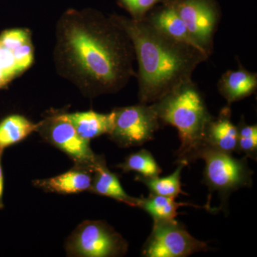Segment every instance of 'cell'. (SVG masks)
I'll use <instances>...</instances> for the list:
<instances>
[{"label": "cell", "mask_w": 257, "mask_h": 257, "mask_svg": "<svg viewBox=\"0 0 257 257\" xmlns=\"http://www.w3.org/2000/svg\"><path fill=\"white\" fill-rule=\"evenodd\" d=\"M199 159L205 162L203 182L209 192H219L224 202L231 192L251 187L253 172L248 167L247 157L236 159L231 154L205 146L199 152Z\"/></svg>", "instance_id": "obj_4"}, {"label": "cell", "mask_w": 257, "mask_h": 257, "mask_svg": "<svg viewBox=\"0 0 257 257\" xmlns=\"http://www.w3.org/2000/svg\"><path fill=\"white\" fill-rule=\"evenodd\" d=\"M238 132L237 150L236 152L244 154L245 157L256 160L257 126L248 125L241 117L239 125L236 126Z\"/></svg>", "instance_id": "obj_21"}, {"label": "cell", "mask_w": 257, "mask_h": 257, "mask_svg": "<svg viewBox=\"0 0 257 257\" xmlns=\"http://www.w3.org/2000/svg\"><path fill=\"white\" fill-rule=\"evenodd\" d=\"M170 0H118L121 8L130 13L132 18L142 20L157 5L166 4Z\"/></svg>", "instance_id": "obj_22"}, {"label": "cell", "mask_w": 257, "mask_h": 257, "mask_svg": "<svg viewBox=\"0 0 257 257\" xmlns=\"http://www.w3.org/2000/svg\"><path fill=\"white\" fill-rule=\"evenodd\" d=\"M175 198L154 195L150 194L148 197L138 198V207L143 209L155 220H171L175 219L178 214L177 209L181 207H193L206 209L208 211L216 212L219 209L211 208L206 205L204 207L188 204V203L177 202Z\"/></svg>", "instance_id": "obj_17"}, {"label": "cell", "mask_w": 257, "mask_h": 257, "mask_svg": "<svg viewBox=\"0 0 257 257\" xmlns=\"http://www.w3.org/2000/svg\"><path fill=\"white\" fill-rule=\"evenodd\" d=\"M3 151L0 150V209H4L3 203V193H4V175H3V165H2V158H3Z\"/></svg>", "instance_id": "obj_23"}, {"label": "cell", "mask_w": 257, "mask_h": 257, "mask_svg": "<svg viewBox=\"0 0 257 257\" xmlns=\"http://www.w3.org/2000/svg\"><path fill=\"white\" fill-rule=\"evenodd\" d=\"M111 18L133 42L138 61L140 103L156 102L181 84L192 80L197 66L209 56L197 47L171 37L146 18L134 20L119 15Z\"/></svg>", "instance_id": "obj_2"}, {"label": "cell", "mask_w": 257, "mask_h": 257, "mask_svg": "<svg viewBox=\"0 0 257 257\" xmlns=\"http://www.w3.org/2000/svg\"><path fill=\"white\" fill-rule=\"evenodd\" d=\"M62 116L73 125L82 138L89 141L102 135H109L112 128L111 112L109 114H99L94 111L62 112Z\"/></svg>", "instance_id": "obj_16"}, {"label": "cell", "mask_w": 257, "mask_h": 257, "mask_svg": "<svg viewBox=\"0 0 257 257\" xmlns=\"http://www.w3.org/2000/svg\"><path fill=\"white\" fill-rule=\"evenodd\" d=\"M237 127L231 121L229 106L221 109L217 117H213L206 131V146L226 153L232 154L237 150Z\"/></svg>", "instance_id": "obj_11"}, {"label": "cell", "mask_w": 257, "mask_h": 257, "mask_svg": "<svg viewBox=\"0 0 257 257\" xmlns=\"http://www.w3.org/2000/svg\"><path fill=\"white\" fill-rule=\"evenodd\" d=\"M209 246L189 234L175 219L154 221L152 232L143 246L146 257H186L209 251Z\"/></svg>", "instance_id": "obj_7"}, {"label": "cell", "mask_w": 257, "mask_h": 257, "mask_svg": "<svg viewBox=\"0 0 257 257\" xmlns=\"http://www.w3.org/2000/svg\"><path fill=\"white\" fill-rule=\"evenodd\" d=\"M257 74L248 72L242 66L236 70L225 72L219 82V94L227 101L228 105L251 96L256 92Z\"/></svg>", "instance_id": "obj_13"}, {"label": "cell", "mask_w": 257, "mask_h": 257, "mask_svg": "<svg viewBox=\"0 0 257 257\" xmlns=\"http://www.w3.org/2000/svg\"><path fill=\"white\" fill-rule=\"evenodd\" d=\"M37 132L47 143L68 155L75 166L92 170L99 158L91 149L89 140L77 133L73 125L64 119L62 111L47 116L38 123Z\"/></svg>", "instance_id": "obj_8"}, {"label": "cell", "mask_w": 257, "mask_h": 257, "mask_svg": "<svg viewBox=\"0 0 257 257\" xmlns=\"http://www.w3.org/2000/svg\"><path fill=\"white\" fill-rule=\"evenodd\" d=\"M34 61L31 32L10 29L0 34V89L28 70Z\"/></svg>", "instance_id": "obj_10"}, {"label": "cell", "mask_w": 257, "mask_h": 257, "mask_svg": "<svg viewBox=\"0 0 257 257\" xmlns=\"http://www.w3.org/2000/svg\"><path fill=\"white\" fill-rule=\"evenodd\" d=\"M93 171L74 165L72 170L57 177L34 181L35 187L48 192L75 194L89 191L92 185Z\"/></svg>", "instance_id": "obj_12"}, {"label": "cell", "mask_w": 257, "mask_h": 257, "mask_svg": "<svg viewBox=\"0 0 257 257\" xmlns=\"http://www.w3.org/2000/svg\"><path fill=\"white\" fill-rule=\"evenodd\" d=\"M56 69L82 94H114L137 73L133 42L111 17L92 9H70L58 20L53 52Z\"/></svg>", "instance_id": "obj_1"}, {"label": "cell", "mask_w": 257, "mask_h": 257, "mask_svg": "<svg viewBox=\"0 0 257 257\" xmlns=\"http://www.w3.org/2000/svg\"><path fill=\"white\" fill-rule=\"evenodd\" d=\"M92 170L94 176L89 192L112 198L131 207H138V198L130 197L125 192L117 176L106 167L104 157H99Z\"/></svg>", "instance_id": "obj_14"}, {"label": "cell", "mask_w": 257, "mask_h": 257, "mask_svg": "<svg viewBox=\"0 0 257 257\" xmlns=\"http://www.w3.org/2000/svg\"><path fill=\"white\" fill-rule=\"evenodd\" d=\"M151 105L161 124L175 126L178 131L177 162L187 165L197 160L206 146V131L214 116L196 84L192 80L184 83Z\"/></svg>", "instance_id": "obj_3"}, {"label": "cell", "mask_w": 257, "mask_h": 257, "mask_svg": "<svg viewBox=\"0 0 257 257\" xmlns=\"http://www.w3.org/2000/svg\"><path fill=\"white\" fill-rule=\"evenodd\" d=\"M112 113V128L109 138L119 147L143 145L153 140L161 122L151 104L115 108Z\"/></svg>", "instance_id": "obj_6"}, {"label": "cell", "mask_w": 257, "mask_h": 257, "mask_svg": "<svg viewBox=\"0 0 257 257\" xmlns=\"http://www.w3.org/2000/svg\"><path fill=\"white\" fill-rule=\"evenodd\" d=\"M187 166L184 162H178V167L172 175L160 178L159 177H145L141 175L136 177V180L147 186L150 194L163 197L176 198L179 194H183L181 183V175L184 167Z\"/></svg>", "instance_id": "obj_19"}, {"label": "cell", "mask_w": 257, "mask_h": 257, "mask_svg": "<svg viewBox=\"0 0 257 257\" xmlns=\"http://www.w3.org/2000/svg\"><path fill=\"white\" fill-rule=\"evenodd\" d=\"M170 5L185 24L198 46L212 53L214 37L221 18L216 0H170Z\"/></svg>", "instance_id": "obj_9"}, {"label": "cell", "mask_w": 257, "mask_h": 257, "mask_svg": "<svg viewBox=\"0 0 257 257\" xmlns=\"http://www.w3.org/2000/svg\"><path fill=\"white\" fill-rule=\"evenodd\" d=\"M127 250L126 240L102 221H83L66 244V251L71 256H122Z\"/></svg>", "instance_id": "obj_5"}, {"label": "cell", "mask_w": 257, "mask_h": 257, "mask_svg": "<svg viewBox=\"0 0 257 257\" xmlns=\"http://www.w3.org/2000/svg\"><path fill=\"white\" fill-rule=\"evenodd\" d=\"M124 172H138L139 175L145 177H159L162 170L148 150H142L132 154L125 159L123 163L116 166Z\"/></svg>", "instance_id": "obj_20"}, {"label": "cell", "mask_w": 257, "mask_h": 257, "mask_svg": "<svg viewBox=\"0 0 257 257\" xmlns=\"http://www.w3.org/2000/svg\"><path fill=\"white\" fill-rule=\"evenodd\" d=\"M145 18L169 36L189 44L204 52L191 36L182 19L167 3L154 8Z\"/></svg>", "instance_id": "obj_15"}, {"label": "cell", "mask_w": 257, "mask_h": 257, "mask_svg": "<svg viewBox=\"0 0 257 257\" xmlns=\"http://www.w3.org/2000/svg\"><path fill=\"white\" fill-rule=\"evenodd\" d=\"M38 123L34 124L25 116L13 114L0 121V150L20 143L34 132H37Z\"/></svg>", "instance_id": "obj_18"}]
</instances>
